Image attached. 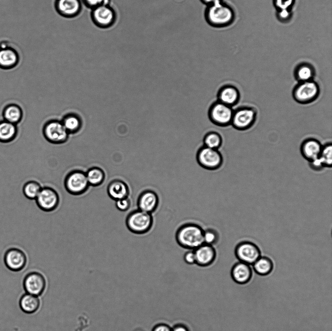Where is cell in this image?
<instances>
[{
	"label": "cell",
	"mask_w": 332,
	"mask_h": 331,
	"mask_svg": "<svg viewBox=\"0 0 332 331\" xmlns=\"http://www.w3.org/2000/svg\"><path fill=\"white\" fill-rule=\"evenodd\" d=\"M320 94L319 85L314 80L297 82L292 92L294 100L301 104H308L313 102L317 99Z\"/></svg>",
	"instance_id": "cell-4"
},
{
	"label": "cell",
	"mask_w": 332,
	"mask_h": 331,
	"mask_svg": "<svg viewBox=\"0 0 332 331\" xmlns=\"http://www.w3.org/2000/svg\"><path fill=\"white\" fill-rule=\"evenodd\" d=\"M36 204L42 210L51 212L55 210L59 202V197L52 188L46 186L42 188L35 199Z\"/></svg>",
	"instance_id": "cell-12"
},
{
	"label": "cell",
	"mask_w": 332,
	"mask_h": 331,
	"mask_svg": "<svg viewBox=\"0 0 332 331\" xmlns=\"http://www.w3.org/2000/svg\"><path fill=\"white\" fill-rule=\"evenodd\" d=\"M197 162L202 168L214 171L219 169L224 163V157L218 149L204 146L197 154Z\"/></svg>",
	"instance_id": "cell-6"
},
{
	"label": "cell",
	"mask_w": 332,
	"mask_h": 331,
	"mask_svg": "<svg viewBox=\"0 0 332 331\" xmlns=\"http://www.w3.org/2000/svg\"><path fill=\"white\" fill-rule=\"evenodd\" d=\"M4 262L10 270L17 272L23 269L27 263L25 253L20 249L12 248L8 249L4 253Z\"/></svg>",
	"instance_id": "cell-14"
},
{
	"label": "cell",
	"mask_w": 332,
	"mask_h": 331,
	"mask_svg": "<svg viewBox=\"0 0 332 331\" xmlns=\"http://www.w3.org/2000/svg\"><path fill=\"white\" fill-rule=\"evenodd\" d=\"M61 122L69 133H74L78 132L82 127L80 118L73 114L66 116Z\"/></svg>",
	"instance_id": "cell-28"
},
{
	"label": "cell",
	"mask_w": 332,
	"mask_h": 331,
	"mask_svg": "<svg viewBox=\"0 0 332 331\" xmlns=\"http://www.w3.org/2000/svg\"><path fill=\"white\" fill-rule=\"evenodd\" d=\"M107 191L109 197L115 201L128 197L130 192L127 184L120 179L112 181L108 185Z\"/></svg>",
	"instance_id": "cell-22"
},
{
	"label": "cell",
	"mask_w": 332,
	"mask_h": 331,
	"mask_svg": "<svg viewBox=\"0 0 332 331\" xmlns=\"http://www.w3.org/2000/svg\"><path fill=\"white\" fill-rule=\"evenodd\" d=\"M87 7L93 9L101 5H109L110 0H82Z\"/></svg>",
	"instance_id": "cell-36"
},
{
	"label": "cell",
	"mask_w": 332,
	"mask_h": 331,
	"mask_svg": "<svg viewBox=\"0 0 332 331\" xmlns=\"http://www.w3.org/2000/svg\"><path fill=\"white\" fill-rule=\"evenodd\" d=\"M207 5H210L222 1V0H200Z\"/></svg>",
	"instance_id": "cell-41"
},
{
	"label": "cell",
	"mask_w": 332,
	"mask_h": 331,
	"mask_svg": "<svg viewBox=\"0 0 332 331\" xmlns=\"http://www.w3.org/2000/svg\"><path fill=\"white\" fill-rule=\"evenodd\" d=\"M231 276L236 283L244 284L250 281L252 276V271L249 265L239 261L232 266Z\"/></svg>",
	"instance_id": "cell-21"
},
{
	"label": "cell",
	"mask_w": 332,
	"mask_h": 331,
	"mask_svg": "<svg viewBox=\"0 0 332 331\" xmlns=\"http://www.w3.org/2000/svg\"><path fill=\"white\" fill-rule=\"evenodd\" d=\"M207 22L214 27H224L230 25L234 19L233 9L222 1L208 6L205 13Z\"/></svg>",
	"instance_id": "cell-2"
},
{
	"label": "cell",
	"mask_w": 332,
	"mask_h": 331,
	"mask_svg": "<svg viewBox=\"0 0 332 331\" xmlns=\"http://www.w3.org/2000/svg\"><path fill=\"white\" fill-rule=\"evenodd\" d=\"M40 306V300L38 297L26 293L23 295L19 300V306L21 310L29 314L36 312Z\"/></svg>",
	"instance_id": "cell-23"
},
{
	"label": "cell",
	"mask_w": 332,
	"mask_h": 331,
	"mask_svg": "<svg viewBox=\"0 0 332 331\" xmlns=\"http://www.w3.org/2000/svg\"><path fill=\"white\" fill-rule=\"evenodd\" d=\"M42 187L37 182L30 181L24 184L22 191L25 197L30 199H35Z\"/></svg>",
	"instance_id": "cell-30"
},
{
	"label": "cell",
	"mask_w": 332,
	"mask_h": 331,
	"mask_svg": "<svg viewBox=\"0 0 332 331\" xmlns=\"http://www.w3.org/2000/svg\"><path fill=\"white\" fill-rule=\"evenodd\" d=\"M240 97L238 88L229 83L223 84L217 94L218 101L232 108L239 103Z\"/></svg>",
	"instance_id": "cell-17"
},
{
	"label": "cell",
	"mask_w": 332,
	"mask_h": 331,
	"mask_svg": "<svg viewBox=\"0 0 332 331\" xmlns=\"http://www.w3.org/2000/svg\"><path fill=\"white\" fill-rule=\"evenodd\" d=\"M219 239V234L216 230L212 228L204 230V243L213 246L218 242Z\"/></svg>",
	"instance_id": "cell-33"
},
{
	"label": "cell",
	"mask_w": 332,
	"mask_h": 331,
	"mask_svg": "<svg viewBox=\"0 0 332 331\" xmlns=\"http://www.w3.org/2000/svg\"><path fill=\"white\" fill-rule=\"evenodd\" d=\"M325 167L331 168L332 166V145L328 142L322 145L319 156Z\"/></svg>",
	"instance_id": "cell-32"
},
{
	"label": "cell",
	"mask_w": 332,
	"mask_h": 331,
	"mask_svg": "<svg viewBox=\"0 0 332 331\" xmlns=\"http://www.w3.org/2000/svg\"><path fill=\"white\" fill-rule=\"evenodd\" d=\"M195 264L201 266L211 265L215 260L216 251L213 246L202 244L194 249Z\"/></svg>",
	"instance_id": "cell-19"
},
{
	"label": "cell",
	"mask_w": 332,
	"mask_h": 331,
	"mask_svg": "<svg viewBox=\"0 0 332 331\" xmlns=\"http://www.w3.org/2000/svg\"><path fill=\"white\" fill-rule=\"evenodd\" d=\"M233 110L232 107L217 101L211 105L209 116L215 124L228 127L231 125Z\"/></svg>",
	"instance_id": "cell-9"
},
{
	"label": "cell",
	"mask_w": 332,
	"mask_h": 331,
	"mask_svg": "<svg viewBox=\"0 0 332 331\" xmlns=\"http://www.w3.org/2000/svg\"><path fill=\"white\" fill-rule=\"evenodd\" d=\"M203 141L205 146L217 149L222 145V138L219 133L211 132L205 136Z\"/></svg>",
	"instance_id": "cell-31"
},
{
	"label": "cell",
	"mask_w": 332,
	"mask_h": 331,
	"mask_svg": "<svg viewBox=\"0 0 332 331\" xmlns=\"http://www.w3.org/2000/svg\"><path fill=\"white\" fill-rule=\"evenodd\" d=\"M295 0H273L274 6L278 10L290 9Z\"/></svg>",
	"instance_id": "cell-34"
},
{
	"label": "cell",
	"mask_w": 332,
	"mask_h": 331,
	"mask_svg": "<svg viewBox=\"0 0 332 331\" xmlns=\"http://www.w3.org/2000/svg\"><path fill=\"white\" fill-rule=\"evenodd\" d=\"M234 252L239 261L249 265H253L261 256L259 247L248 241L239 243L235 247Z\"/></svg>",
	"instance_id": "cell-8"
},
{
	"label": "cell",
	"mask_w": 332,
	"mask_h": 331,
	"mask_svg": "<svg viewBox=\"0 0 332 331\" xmlns=\"http://www.w3.org/2000/svg\"><path fill=\"white\" fill-rule=\"evenodd\" d=\"M257 114V110L254 107H239L233 110L230 125L238 131L247 130L255 124Z\"/></svg>",
	"instance_id": "cell-5"
},
{
	"label": "cell",
	"mask_w": 332,
	"mask_h": 331,
	"mask_svg": "<svg viewBox=\"0 0 332 331\" xmlns=\"http://www.w3.org/2000/svg\"><path fill=\"white\" fill-rule=\"evenodd\" d=\"M46 281L44 276L37 272H31L27 274L23 280V287L26 293L37 297L44 292Z\"/></svg>",
	"instance_id": "cell-13"
},
{
	"label": "cell",
	"mask_w": 332,
	"mask_h": 331,
	"mask_svg": "<svg viewBox=\"0 0 332 331\" xmlns=\"http://www.w3.org/2000/svg\"><path fill=\"white\" fill-rule=\"evenodd\" d=\"M322 147L321 142L314 138L304 139L300 147V153L308 161L319 157Z\"/></svg>",
	"instance_id": "cell-20"
},
{
	"label": "cell",
	"mask_w": 332,
	"mask_h": 331,
	"mask_svg": "<svg viewBox=\"0 0 332 331\" xmlns=\"http://www.w3.org/2000/svg\"><path fill=\"white\" fill-rule=\"evenodd\" d=\"M172 331H188V329L183 326H177L175 327Z\"/></svg>",
	"instance_id": "cell-42"
},
{
	"label": "cell",
	"mask_w": 332,
	"mask_h": 331,
	"mask_svg": "<svg viewBox=\"0 0 332 331\" xmlns=\"http://www.w3.org/2000/svg\"><path fill=\"white\" fill-rule=\"evenodd\" d=\"M89 185L97 186L101 185L105 178V174L102 169L98 167H93L86 173Z\"/></svg>",
	"instance_id": "cell-29"
},
{
	"label": "cell",
	"mask_w": 332,
	"mask_h": 331,
	"mask_svg": "<svg viewBox=\"0 0 332 331\" xmlns=\"http://www.w3.org/2000/svg\"><path fill=\"white\" fill-rule=\"evenodd\" d=\"M17 132V126L4 120L0 121V142L9 143L14 141Z\"/></svg>",
	"instance_id": "cell-26"
},
{
	"label": "cell",
	"mask_w": 332,
	"mask_h": 331,
	"mask_svg": "<svg viewBox=\"0 0 332 331\" xmlns=\"http://www.w3.org/2000/svg\"><path fill=\"white\" fill-rule=\"evenodd\" d=\"M315 75L314 67L307 63L298 65L295 69L294 73L295 79L297 82L313 80Z\"/></svg>",
	"instance_id": "cell-25"
},
{
	"label": "cell",
	"mask_w": 332,
	"mask_h": 331,
	"mask_svg": "<svg viewBox=\"0 0 332 331\" xmlns=\"http://www.w3.org/2000/svg\"><path fill=\"white\" fill-rule=\"evenodd\" d=\"M204 229L194 223H186L176 230L175 238L179 246L183 248L194 250L203 242Z\"/></svg>",
	"instance_id": "cell-1"
},
{
	"label": "cell",
	"mask_w": 332,
	"mask_h": 331,
	"mask_svg": "<svg viewBox=\"0 0 332 331\" xmlns=\"http://www.w3.org/2000/svg\"><path fill=\"white\" fill-rule=\"evenodd\" d=\"M153 331H172V330L167 325H159L155 328Z\"/></svg>",
	"instance_id": "cell-40"
},
{
	"label": "cell",
	"mask_w": 332,
	"mask_h": 331,
	"mask_svg": "<svg viewBox=\"0 0 332 331\" xmlns=\"http://www.w3.org/2000/svg\"><path fill=\"white\" fill-rule=\"evenodd\" d=\"M255 272L261 276L270 274L274 267L272 260L267 256H260L253 264Z\"/></svg>",
	"instance_id": "cell-27"
},
{
	"label": "cell",
	"mask_w": 332,
	"mask_h": 331,
	"mask_svg": "<svg viewBox=\"0 0 332 331\" xmlns=\"http://www.w3.org/2000/svg\"><path fill=\"white\" fill-rule=\"evenodd\" d=\"M43 132L46 139L53 144L65 142L69 134L62 122L54 120L46 123L44 126Z\"/></svg>",
	"instance_id": "cell-11"
},
{
	"label": "cell",
	"mask_w": 332,
	"mask_h": 331,
	"mask_svg": "<svg viewBox=\"0 0 332 331\" xmlns=\"http://www.w3.org/2000/svg\"><path fill=\"white\" fill-rule=\"evenodd\" d=\"M67 191L73 195H81L87 190L89 185L86 173L79 170L69 173L64 180Z\"/></svg>",
	"instance_id": "cell-7"
},
{
	"label": "cell",
	"mask_w": 332,
	"mask_h": 331,
	"mask_svg": "<svg viewBox=\"0 0 332 331\" xmlns=\"http://www.w3.org/2000/svg\"><path fill=\"white\" fill-rule=\"evenodd\" d=\"M125 223L128 229L132 233L143 234L152 229L154 219L152 214L137 209L129 213Z\"/></svg>",
	"instance_id": "cell-3"
},
{
	"label": "cell",
	"mask_w": 332,
	"mask_h": 331,
	"mask_svg": "<svg viewBox=\"0 0 332 331\" xmlns=\"http://www.w3.org/2000/svg\"><path fill=\"white\" fill-rule=\"evenodd\" d=\"M23 112L21 108L16 104H10L4 108L2 112L3 120L17 125L22 120Z\"/></svg>",
	"instance_id": "cell-24"
},
{
	"label": "cell",
	"mask_w": 332,
	"mask_h": 331,
	"mask_svg": "<svg viewBox=\"0 0 332 331\" xmlns=\"http://www.w3.org/2000/svg\"><path fill=\"white\" fill-rule=\"evenodd\" d=\"M91 17L98 27L107 28L112 26L116 19L114 10L109 5H101L92 9Z\"/></svg>",
	"instance_id": "cell-10"
},
{
	"label": "cell",
	"mask_w": 332,
	"mask_h": 331,
	"mask_svg": "<svg viewBox=\"0 0 332 331\" xmlns=\"http://www.w3.org/2000/svg\"><path fill=\"white\" fill-rule=\"evenodd\" d=\"M159 198L157 193L150 189L142 191L139 194L137 201L138 209L152 214L157 208Z\"/></svg>",
	"instance_id": "cell-15"
},
{
	"label": "cell",
	"mask_w": 332,
	"mask_h": 331,
	"mask_svg": "<svg viewBox=\"0 0 332 331\" xmlns=\"http://www.w3.org/2000/svg\"><path fill=\"white\" fill-rule=\"evenodd\" d=\"M116 208L120 211L125 212L130 207L131 201L128 197L116 200Z\"/></svg>",
	"instance_id": "cell-35"
},
{
	"label": "cell",
	"mask_w": 332,
	"mask_h": 331,
	"mask_svg": "<svg viewBox=\"0 0 332 331\" xmlns=\"http://www.w3.org/2000/svg\"><path fill=\"white\" fill-rule=\"evenodd\" d=\"M55 8L58 13L67 18L74 17L81 11L80 0H56Z\"/></svg>",
	"instance_id": "cell-18"
},
{
	"label": "cell",
	"mask_w": 332,
	"mask_h": 331,
	"mask_svg": "<svg viewBox=\"0 0 332 331\" xmlns=\"http://www.w3.org/2000/svg\"><path fill=\"white\" fill-rule=\"evenodd\" d=\"M278 19L282 22L289 20L292 17V13L290 9H283L278 10L277 13Z\"/></svg>",
	"instance_id": "cell-37"
},
{
	"label": "cell",
	"mask_w": 332,
	"mask_h": 331,
	"mask_svg": "<svg viewBox=\"0 0 332 331\" xmlns=\"http://www.w3.org/2000/svg\"><path fill=\"white\" fill-rule=\"evenodd\" d=\"M308 165L312 169L315 171H320L325 167L319 157L308 161Z\"/></svg>",
	"instance_id": "cell-38"
},
{
	"label": "cell",
	"mask_w": 332,
	"mask_h": 331,
	"mask_svg": "<svg viewBox=\"0 0 332 331\" xmlns=\"http://www.w3.org/2000/svg\"><path fill=\"white\" fill-rule=\"evenodd\" d=\"M19 56L15 49L2 43L0 45V68L11 69L18 64Z\"/></svg>",
	"instance_id": "cell-16"
},
{
	"label": "cell",
	"mask_w": 332,
	"mask_h": 331,
	"mask_svg": "<svg viewBox=\"0 0 332 331\" xmlns=\"http://www.w3.org/2000/svg\"><path fill=\"white\" fill-rule=\"evenodd\" d=\"M184 261L189 265L195 264V256L194 250L188 249L184 254Z\"/></svg>",
	"instance_id": "cell-39"
}]
</instances>
